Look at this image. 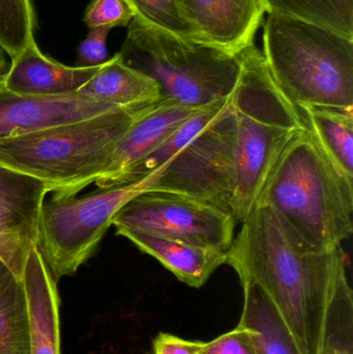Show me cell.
<instances>
[{
    "instance_id": "9a60e30c",
    "label": "cell",
    "mask_w": 353,
    "mask_h": 354,
    "mask_svg": "<svg viewBox=\"0 0 353 354\" xmlns=\"http://www.w3.org/2000/svg\"><path fill=\"white\" fill-rule=\"evenodd\" d=\"M28 316L30 354H60L59 297L37 245L29 252L22 274Z\"/></svg>"
},
{
    "instance_id": "8fae6325",
    "label": "cell",
    "mask_w": 353,
    "mask_h": 354,
    "mask_svg": "<svg viewBox=\"0 0 353 354\" xmlns=\"http://www.w3.org/2000/svg\"><path fill=\"white\" fill-rule=\"evenodd\" d=\"M197 41L238 55L253 45L265 10L263 0H178Z\"/></svg>"
},
{
    "instance_id": "cb8c5ba5",
    "label": "cell",
    "mask_w": 353,
    "mask_h": 354,
    "mask_svg": "<svg viewBox=\"0 0 353 354\" xmlns=\"http://www.w3.org/2000/svg\"><path fill=\"white\" fill-rule=\"evenodd\" d=\"M35 25L31 0H0V49L10 59L35 39Z\"/></svg>"
},
{
    "instance_id": "d4e9b609",
    "label": "cell",
    "mask_w": 353,
    "mask_h": 354,
    "mask_svg": "<svg viewBox=\"0 0 353 354\" xmlns=\"http://www.w3.org/2000/svg\"><path fill=\"white\" fill-rule=\"evenodd\" d=\"M134 18L145 24L186 39H195L194 32L182 20L178 0H126Z\"/></svg>"
},
{
    "instance_id": "4fadbf2b",
    "label": "cell",
    "mask_w": 353,
    "mask_h": 354,
    "mask_svg": "<svg viewBox=\"0 0 353 354\" xmlns=\"http://www.w3.org/2000/svg\"><path fill=\"white\" fill-rule=\"evenodd\" d=\"M200 109L180 105L161 97L151 109L135 120L122 137L107 171L95 181L97 187L99 189L117 187L124 176Z\"/></svg>"
},
{
    "instance_id": "484cf974",
    "label": "cell",
    "mask_w": 353,
    "mask_h": 354,
    "mask_svg": "<svg viewBox=\"0 0 353 354\" xmlns=\"http://www.w3.org/2000/svg\"><path fill=\"white\" fill-rule=\"evenodd\" d=\"M132 8L126 0H93L84 14L85 24L95 27L126 26L134 19Z\"/></svg>"
},
{
    "instance_id": "d6986e66",
    "label": "cell",
    "mask_w": 353,
    "mask_h": 354,
    "mask_svg": "<svg viewBox=\"0 0 353 354\" xmlns=\"http://www.w3.org/2000/svg\"><path fill=\"white\" fill-rule=\"evenodd\" d=\"M307 127L325 155L353 177V110L302 108Z\"/></svg>"
},
{
    "instance_id": "5bb4252c",
    "label": "cell",
    "mask_w": 353,
    "mask_h": 354,
    "mask_svg": "<svg viewBox=\"0 0 353 354\" xmlns=\"http://www.w3.org/2000/svg\"><path fill=\"white\" fill-rule=\"evenodd\" d=\"M3 79L6 91L31 97H59L76 93L99 71L68 66L41 53L35 39L12 58Z\"/></svg>"
},
{
    "instance_id": "ffe728a7",
    "label": "cell",
    "mask_w": 353,
    "mask_h": 354,
    "mask_svg": "<svg viewBox=\"0 0 353 354\" xmlns=\"http://www.w3.org/2000/svg\"><path fill=\"white\" fill-rule=\"evenodd\" d=\"M0 354H30L22 280L0 260Z\"/></svg>"
},
{
    "instance_id": "5b68a950",
    "label": "cell",
    "mask_w": 353,
    "mask_h": 354,
    "mask_svg": "<svg viewBox=\"0 0 353 354\" xmlns=\"http://www.w3.org/2000/svg\"><path fill=\"white\" fill-rule=\"evenodd\" d=\"M263 41L274 81L296 107L353 110V39L271 12Z\"/></svg>"
},
{
    "instance_id": "44dd1931",
    "label": "cell",
    "mask_w": 353,
    "mask_h": 354,
    "mask_svg": "<svg viewBox=\"0 0 353 354\" xmlns=\"http://www.w3.org/2000/svg\"><path fill=\"white\" fill-rule=\"evenodd\" d=\"M229 100L230 97L228 99L220 100L207 107L201 108L196 113L193 114L149 157L145 158L140 164L124 176L118 185L139 183L159 170L176 153H180L201 131L204 130L211 122H215L225 111L229 104Z\"/></svg>"
},
{
    "instance_id": "7a4b0ae2",
    "label": "cell",
    "mask_w": 353,
    "mask_h": 354,
    "mask_svg": "<svg viewBox=\"0 0 353 354\" xmlns=\"http://www.w3.org/2000/svg\"><path fill=\"white\" fill-rule=\"evenodd\" d=\"M256 204L269 206L319 251L337 249L352 234L353 177L325 155L308 127L286 145Z\"/></svg>"
},
{
    "instance_id": "7402d4cb",
    "label": "cell",
    "mask_w": 353,
    "mask_h": 354,
    "mask_svg": "<svg viewBox=\"0 0 353 354\" xmlns=\"http://www.w3.org/2000/svg\"><path fill=\"white\" fill-rule=\"evenodd\" d=\"M269 14L300 19L353 39V0H263Z\"/></svg>"
},
{
    "instance_id": "9c48e42d",
    "label": "cell",
    "mask_w": 353,
    "mask_h": 354,
    "mask_svg": "<svg viewBox=\"0 0 353 354\" xmlns=\"http://www.w3.org/2000/svg\"><path fill=\"white\" fill-rule=\"evenodd\" d=\"M236 223L233 214L200 200L145 191L120 208L112 225L227 253Z\"/></svg>"
},
{
    "instance_id": "277c9868",
    "label": "cell",
    "mask_w": 353,
    "mask_h": 354,
    "mask_svg": "<svg viewBox=\"0 0 353 354\" xmlns=\"http://www.w3.org/2000/svg\"><path fill=\"white\" fill-rule=\"evenodd\" d=\"M240 74L230 104L236 122L231 212L242 223L292 137L307 128L302 110L279 88L254 44L240 54Z\"/></svg>"
},
{
    "instance_id": "ac0fdd59",
    "label": "cell",
    "mask_w": 353,
    "mask_h": 354,
    "mask_svg": "<svg viewBox=\"0 0 353 354\" xmlns=\"http://www.w3.org/2000/svg\"><path fill=\"white\" fill-rule=\"evenodd\" d=\"M244 305L238 326L252 337L256 354H303L271 299L254 283H242Z\"/></svg>"
},
{
    "instance_id": "2e32d148",
    "label": "cell",
    "mask_w": 353,
    "mask_h": 354,
    "mask_svg": "<svg viewBox=\"0 0 353 354\" xmlns=\"http://www.w3.org/2000/svg\"><path fill=\"white\" fill-rule=\"evenodd\" d=\"M118 235L132 241L141 251L153 256L180 282L200 288L220 266L226 264L227 253L173 241L128 228H116Z\"/></svg>"
},
{
    "instance_id": "603a6c76",
    "label": "cell",
    "mask_w": 353,
    "mask_h": 354,
    "mask_svg": "<svg viewBox=\"0 0 353 354\" xmlns=\"http://www.w3.org/2000/svg\"><path fill=\"white\" fill-rule=\"evenodd\" d=\"M319 354H353V295L346 278L338 281L327 307Z\"/></svg>"
},
{
    "instance_id": "83f0119b",
    "label": "cell",
    "mask_w": 353,
    "mask_h": 354,
    "mask_svg": "<svg viewBox=\"0 0 353 354\" xmlns=\"http://www.w3.org/2000/svg\"><path fill=\"white\" fill-rule=\"evenodd\" d=\"M199 354H256V351L250 333L238 326L211 342H202Z\"/></svg>"
},
{
    "instance_id": "f1b7e54d",
    "label": "cell",
    "mask_w": 353,
    "mask_h": 354,
    "mask_svg": "<svg viewBox=\"0 0 353 354\" xmlns=\"http://www.w3.org/2000/svg\"><path fill=\"white\" fill-rule=\"evenodd\" d=\"M201 341H191L168 333H160L153 340V354H199Z\"/></svg>"
},
{
    "instance_id": "7c38bea8",
    "label": "cell",
    "mask_w": 353,
    "mask_h": 354,
    "mask_svg": "<svg viewBox=\"0 0 353 354\" xmlns=\"http://www.w3.org/2000/svg\"><path fill=\"white\" fill-rule=\"evenodd\" d=\"M117 109L78 93L31 97L0 88V139L68 124Z\"/></svg>"
},
{
    "instance_id": "30bf717a",
    "label": "cell",
    "mask_w": 353,
    "mask_h": 354,
    "mask_svg": "<svg viewBox=\"0 0 353 354\" xmlns=\"http://www.w3.org/2000/svg\"><path fill=\"white\" fill-rule=\"evenodd\" d=\"M48 193L41 181L0 165V260L21 280L29 252L37 245Z\"/></svg>"
},
{
    "instance_id": "ba28073f",
    "label": "cell",
    "mask_w": 353,
    "mask_h": 354,
    "mask_svg": "<svg viewBox=\"0 0 353 354\" xmlns=\"http://www.w3.org/2000/svg\"><path fill=\"white\" fill-rule=\"evenodd\" d=\"M236 122L231 104L165 165L143 179L145 191L200 200L231 212Z\"/></svg>"
},
{
    "instance_id": "4316f807",
    "label": "cell",
    "mask_w": 353,
    "mask_h": 354,
    "mask_svg": "<svg viewBox=\"0 0 353 354\" xmlns=\"http://www.w3.org/2000/svg\"><path fill=\"white\" fill-rule=\"evenodd\" d=\"M111 29L107 27L89 28L86 37L77 51V68H95L105 64L108 58L107 37Z\"/></svg>"
},
{
    "instance_id": "f546056e",
    "label": "cell",
    "mask_w": 353,
    "mask_h": 354,
    "mask_svg": "<svg viewBox=\"0 0 353 354\" xmlns=\"http://www.w3.org/2000/svg\"><path fill=\"white\" fill-rule=\"evenodd\" d=\"M4 54L6 53L0 49V80H3L4 76H6V72L10 68V64H8Z\"/></svg>"
},
{
    "instance_id": "6da1fadb",
    "label": "cell",
    "mask_w": 353,
    "mask_h": 354,
    "mask_svg": "<svg viewBox=\"0 0 353 354\" xmlns=\"http://www.w3.org/2000/svg\"><path fill=\"white\" fill-rule=\"evenodd\" d=\"M240 224L226 264L242 284L263 289L303 354H319L327 307L346 266L341 245L332 251L311 248L263 204Z\"/></svg>"
},
{
    "instance_id": "e0dca14e",
    "label": "cell",
    "mask_w": 353,
    "mask_h": 354,
    "mask_svg": "<svg viewBox=\"0 0 353 354\" xmlns=\"http://www.w3.org/2000/svg\"><path fill=\"white\" fill-rule=\"evenodd\" d=\"M77 93L115 108L155 103L162 97L159 84L126 66L118 53L102 64L97 74Z\"/></svg>"
},
{
    "instance_id": "3957f363",
    "label": "cell",
    "mask_w": 353,
    "mask_h": 354,
    "mask_svg": "<svg viewBox=\"0 0 353 354\" xmlns=\"http://www.w3.org/2000/svg\"><path fill=\"white\" fill-rule=\"evenodd\" d=\"M155 103L0 139V165L41 181L53 200L70 199L107 171L122 137Z\"/></svg>"
},
{
    "instance_id": "4dcf8cb0",
    "label": "cell",
    "mask_w": 353,
    "mask_h": 354,
    "mask_svg": "<svg viewBox=\"0 0 353 354\" xmlns=\"http://www.w3.org/2000/svg\"><path fill=\"white\" fill-rule=\"evenodd\" d=\"M3 86V80H0V88H2Z\"/></svg>"
},
{
    "instance_id": "8992f818",
    "label": "cell",
    "mask_w": 353,
    "mask_h": 354,
    "mask_svg": "<svg viewBox=\"0 0 353 354\" xmlns=\"http://www.w3.org/2000/svg\"><path fill=\"white\" fill-rule=\"evenodd\" d=\"M122 62L155 80L162 97L202 108L228 99L240 74V56L186 39L134 18L118 52Z\"/></svg>"
},
{
    "instance_id": "52a82bcc",
    "label": "cell",
    "mask_w": 353,
    "mask_h": 354,
    "mask_svg": "<svg viewBox=\"0 0 353 354\" xmlns=\"http://www.w3.org/2000/svg\"><path fill=\"white\" fill-rule=\"evenodd\" d=\"M145 192L143 180L101 189L81 198L41 206L37 249L56 283L93 256L120 208Z\"/></svg>"
}]
</instances>
